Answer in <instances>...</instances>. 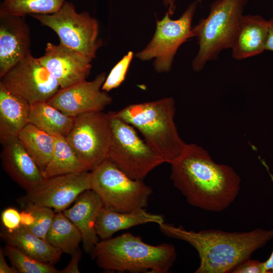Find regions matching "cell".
Masks as SVG:
<instances>
[{"mask_svg":"<svg viewBox=\"0 0 273 273\" xmlns=\"http://www.w3.org/2000/svg\"><path fill=\"white\" fill-rule=\"evenodd\" d=\"M21 214V225L25 228L31 226L34 222L35 217L33 213L29 209L25 208Z\"/></svg>","mask_w":273,"mask_h":273,"instance_id":"cell-33","label":"cell"},{"mask_svg":"<svg viewBox=\"0 0 273 273\" xmlns=\"http://www.w3.org/2000/svg\"><path fill=\"white\" fill-rule=\"evenodd\" d=\"M176 0H162L163 4L168 9L167 12L172 16L175 11Z\"/></svg>","mask_w":273,"mask_h":273,"instance_id":"cell-37","label":"cell"},{"mask_svg":"<svg viewBox=\"0 0 273 273\" xmlns=\"http://www.w3.org/2000/svg\"><path fill=\"white\" fill-rule=\"evenodd\" d=\"M0 236L6 244L14 246L27 255L47 263L54 265L59 260L62 253L46 240L21 225L11 232L3 229Z\"/></svg>","mask_w":273,"mask_h":273,"instance_id":"cell-21","label":"cell"},{"mask_svg":"<svg viewBox=\"0 0 273 273\" xmlns=\"http://www.w3.org/2000/svg\"><path fill=\"white\" fill-rule=\"evenodd\" d=\"M264 262L266 273H273V250L268 259Z\"/></svg>","mask_w":273,"mask_h":273,"instance_id":"cell-36","label":"cell"},{"mask_svg":"<svg viewBox=\"0 0 273 273\" xmlns=\"http://www.w3.org/2000/svg\"><path fill=\"white\" fill-rule=\"evenodd\" d=\"M54 147L50 160L42 172L44 178L91 171L78 158L65 136L53 135Z\"/></svg>","mask_w":273,"mask_h":273,"instance_id":"cell-23","label":"cell"},{"mask_svg":"<svg viewBox=\"0 0 273 273\" xmlns=\"http://www.w3.org/2000/svg\"><path fill=\"white\" fill-rule=\"evenodd\" d=\"M103 204L98 194L89 189L81 193L74 205L63 211L79 229L84 250L91 253L99 242L96 222Z\"/></svg>","mask_w":273,"mask_h":273,"instance_id":"cell-17","label":"cell"},{"mask_svg":"<svg viewBox=\"0 0 273 273\" xmlns=\"http://www.w3.org/2000/svg\"><path fill=\"white\" fill-rule=\"evenodd\" d=\"M115 113L137 129L164 163L172 164L185 152L188 144L180 138L174 122L172 98L130 104Z\"/></svg>","mask_w":273,"mask_h":273,"instance_id":"cell-4","label":"cell"},{"mask_svg":"<svg viewBox=\"0 0 273 273\" xmlns=\"http://www.w3.org/2000/svg\"><path fill=\"white\" fill-rule=\"evenodd\" d=\"M65 138L80 160L93 170L108 158L112 141L109 112H90L74 117Z\"/></svg>","mask_w":273,"mask_h":273,"instance_id":"cell-10","label":"cell"},{"mask_svg":"<svg viewBox=\"0 0 273 273\" xmlns=\"http://www.w3.org/2000/svg\"><path fill=\"white\" fill-rule=\"evenodd\" d=\"M4 249H0V273H17V271L12 267H10L7 263L5 258Z\"/></svg>","mask_w":273,"mask_h":273,"instance_id":"cell-34","label":"cell"},{"mask_svg":"<svg viewBox=\"0 0 273 273\" xmlns=\"http://www.w3.org/2000/svg\"><path fill=\"white\" fill-rule=\"evenodd\" d=\"M46 241L62 253L72 255L82 242V235L77 226L63 212L55 214Z\"/></svg>","mask_w":273,"mask_h":273,"instance_id":"cell-25","label":"cell"},{"mask_svg":"<svg viewBox=\"0 0 273 273\" xmlns=\"http://www.w3.org/2000/svg\"><path fill=\"white\" fill-rule=\"evenodd\" d=\"M74 120V117L64 114L47 101L30 104L29 123L52 135L66 136Z\"/></svg>","mask_w":273,"mask_h":273,"instance_id":"cell-22","label":"cell"},{"mask_svg":"<svg viewBox=\"0 0 273 273\" xmlns=\"http://www.w3.org/2000/svg\"><path fill=\"white\" fill-rule=\"evenodd\" d=\"M232 273H266L264 262L250 258L238 264Z\"/></svg>","mask_w":273,"mask_h":273,"instance_id":"cell-31","label":"cell"},{"mask_svg":"<svg viewBox=\"0 0 273 273\" xmlns=\"http://www.w3.org/2000/svg\"><path fill=\"white\" fill-rule=\"evenodd\" d=\"M248 0H215L206 18L192 28L199 46L192 62L196 72L201 71L207 63L218 58L223 50L231 49Z\"/></svg>","mask_w":273,"mask_h":273,"instance_id":"cell-5","label":"cell"},{"mask_svg":"<svg viewBox=\"0 0 273 273\" xmlns=\"http://www.w3.org/2000/svg\"><path fill=\"white\" fill-rule=\"evenodd\" d=\"M112 141L108 158L129 177L144 180L154 168L164 163L135 128L109 112Z\"/></svg>","mask_w":273,"mask_h":273,"instance_id":"cell-7","label":"cell"},{"mask_svg":"<svg viewBox=\"0 0 273 273\" xmlns=\"http://www.w3.org/2000/svg\"><path fill=\"white\" fill-rule=\"evenodd\" d=\"M66 0H3L0 10L7 13L27 15L50 14L57 12Z\"/></svg>","mask_w":273,"mask_h":273,"instance_id":"cell-26","label":"cell"},{"mask_svg":"<svg viewBox=\"0 0 273 273\" xmlns=\"http://www.w3.org/2000/svg\"><path fill=\"white\" fill-rule=\"evenodd\" d=\"M90 172L65 174L43 179L21 199L31 203L63 212L84 191L91 189Z\"/></svg>","mask_w":273,"mask_h":273,"instance_id":"cell-12","label":"cell"},{"mask_svg":"<svg viewBox=\"0 0 273 273\" xmlns=\"http://www.w3.org/2000/svg\"><path fill=\"white\" fill-rule=\"evenodd\" d=\"M38 59L56 79L60 88L86 80L92 67V61L60 43H47L44 55Z\"/></svg>","mask_w":273,"mask_h":273,"instance_id":"cell-15","label":"cell"},{"mask_svg":"<svg viewBox=\"0 0 273 273\" xmlns=\"http://www.w3.org/2000/svg\"><path fill=\"white\" fill-rule=\"evenodd\" d=\"M0 79L8 90L30 104L48 102L60 89L56 79L31 53Z\"/></svg>","mask_w":273,"mask_h":273,"instance_id":"cell-11","label":"cell"},{"mask_svg":"<svg viewBox=\"0 0 273 273\" xmlns=\"http://www.w3.org/2000/svg\"><path fill=\"white\" fill-rule=\"evenodd\" d=\"M81 256V251L78 248L72 255L69 264L62 270L60 273H79V262Z\"/></svg>","mask_w":273,"mask_h":273,"instance_id":"cell-32","label":"cell"},{"mask_svg":"<svg viewBox=\"0 0 273 273\" xmlns=\"http://www.w3.org/2000/svg\"><path fill=\"white\" fill-rule=\"evenodd\" d=\"M1 220L4 229L13 232L21 226L20 212L15 208H7L1 214Z\"/></svg>","mask_w":273,"mask_h":273,"instance_id":"cell-30","label":"cell"},{"mask_svg":"<svg viewBox=\"0 0 273 273\" xmlns=\"http://www.w3.org/2000/svg\"><path fill=\"white\" fill-rule=\"evenodd\" d=\"M198 2L196 0L190 4L177 19H172L168 12L162 19H157L153 37L144 49L135 54V57L143 61L154 59L156 72H169L179 48L194 37L192 22Z\"/></svg>","mask_w":273,"mask_h":273,"instance_id":"cell-9","label":"cell"},{"mask_svg":"<svg viewBox=\"0 0 273 273\" xmlns=\"http://www.w3.org/2000/svg\"><path fill=\"white\" fill-rule=\"evenodd\" d=\"M158 225L164 235L185 241L197 251L200 264L195 273L232 272L273 239V228L243 232L215 229L196 232L165 222Z\"/></svg>","mask_w":273,"mask_h":273,"instance_id":"cell-2","label":"cell"},{"mask_svg":"<svg viewBox=\"0 0 273 273\" xmlns=\"http://www.w3.org/2000/svg\"><path fill=\"white\" fill-rule=\"evenodd\" d=\"M30 104L0 83V142L18 137L29 123Z\"/></svg>","mask_w":273,"mask_h":273,"instance_id":"cell-19","label":"cell"},{"mask_svg":"<svg viewBox=\"0 0 273 273\" xmlns=\"http://www.w3.org/2000/svg\"><path fill=\"white\" fill-rule=\"evenodd\" d=\"M152 222L159 225L164 222V218L160 215L149 213L144 208L119 212L103 207L97 219L96 229L98 237L105 240L118 231Z\"/></svg>","mask_w":273,"mask_h":273,"instance_id":"cell-20","label":"cell"},{"mask_svg":"<svg viewBox=\"0 0 273 273\" xmlns=\"http://www.w3.org/2000/svg\"><path fill=\"white\" fill-rule=\"evenodd\" d=\"M4 251L17 273H60L54 264L37 260L14 246L6 244Z\"/></svg>","mask_w":273,"mask_h":273,"instance_id":"cell-27","label":"cell"},{"mask_svg":"<svg viewBox=\"0 0 273 273\" xmlns=\"http://www.w3.org/2000/svg\"><path fill=\"white\" fill-rule=\"evenodd\" d=\"M199 1V0H198Z\"/></svg>","mask_w":273,"mask_h":273,"instance_id":"cell-38","label":"cell"},{"mask_svg":"<svg viewBox=\"0 0 273 273\" xmlns=\"http://www.w3.org/2000/svg\"><path fill=\"white\" fill-rule=\"evenodd\" d=\"M170 178L191 205L219 212L237 197L241 178L231 166L218 164L208 152L195 144H188L181 156L170 164Z\"/></svg>","mask_w":273,"mask_h":273,"instance_id":"cell-1","label":"cell"},{"mask_svg":"<svg viewBox=\"0 0 273 273\" xmlns=\"http://www.w3.org/2000/svg\"><path fill=\"white\" fill-rule=\"evenodd\" d=\"M133 55L132 51H129L113 67L102 86V90L108 92L122 84L125 80Z\"/></svg>","mask_w":273,"mask_h":273,"instance_id":"cell-29","label":"cell"},{"mask_svg":"<svg viewBox=\"0 0 273 273\" xmlns=\"http://www.w3.org/2000/svg\"><path fill=\"white\" fill-rule=\"evenodd\" d=\"M2 145L3 166L20 187L27 191L44 179L41 171L18 137L10 139Z\"/></svg>","mask_w":273,"mask_h":273,"instance_id":"cell-16","label":"cell"},{"mask_svg":"<svg viewBox=\"0 0 273 273\" xmlns=\"http://www.w3.org/2000/svg\"><path fill=\"white\" fill-rule=\"evenodd\" d=\"M91 253L99 267L119 272L167 273L177 256L173 245H151L129 232L102 240Z\"/></svg>","mask_w":273,"mask_h":273,"instance_id":"cell-3","label":"cell"},{"mask_svg":"<svg viewBox=\"0 0 273 273\" xmlns=\"http://www.w3.org/2000/svg\"><path fill=\"white\" fill-rule=\"evenodd\" d=\"M269 21L259 15H243L231 48L234 59L241 60L265 50Z\"/></svg>","mask_w":273,"mask_h":273,"instance_id":"cell-18","label":"cell"},{"mask_svg":"<svg viewBox=\"0 0 273 273\" xmlns=\"http://www.w3.org/2000/svg\"><path fill=\"white\" fill-rule=\"evenodd\" d=\"M90 181L104 207L116 212L145 208L153 193L143 180L129 177L109 159L90 171Z\"/></svg>","mask_w":273,"mask_h":273,"instance_id":"cell-6","label":"cell"},{"mask_svg":"<svg viewBox=\"0 0 273 273\" xmlns=\"http://www.w3.org/2000/svg\"><path fill=\"white\" fill-rule=\"evenodd\" d=\"M106 77V74L102 72L92 81L84 80L60 88L48 102L74 117L85 113L103 111L112 102L108 92L102 90Z\"/></svg>","mask_w":273,"mask_h":273,"instance_id":"cell-13","label":"cell"},{"mask_svg":"<svg viewBox=\"0 0 273 273\" xmlns=\"http://www.w3.org/2000/svg\"><path fill=\"white\" fill-rule=\"evenodd\" d=\"M31 16L55 32L60 44L91 61L96 57L103 41L99 37L98 21L88 12L78 13L73 4L66 1L56 13Z\"/></svg>","mask_w":273,"mask_h":273,"instance_id":"cell-8","label":"cell"},{"mask_svg":"<svg viewBox=\"0 0 273 273\" xmlns=\"http://www.w3.org/2000/svg\"><path fill=\"white\" fill-rule=\"evenodd\" d=\"M268 21V32L265 46V50L273 52V18H271Z\"/></svg>","mask_w":273,"mask_h":273,"instance_id":"cell-35","label":"cell"},{"mask_svg":"<svg viewBox=\"0 0 273 273\" xmlns=\"http://www.w3.org/2000/svg\"><path fill=\"white\" fill-rule=\"evenodd\" d=\"M18 138L42 173L53 154L54 136L28 123Z\"/></svg>","mask_w":273,"mask_h":273,"instance_id":"cell-24","label":"cell"},{"mask_svg":"<svg viewBox=\"0 0 273 273\" xmlns=\"http://www.w3.org/2000/svg\"><path fill=\"white\" fill-rule=\"evenodd\" d=\"M30 47L25 16L0 10V78L31 53Z\"/></svg>","mask_w":273,"mask_h":273,"instance_id":"cell-14","label":"cell"},{"mask_svg":"<svg viewBox=\"0 0 273 273\" xmlns=\"http://www.w3.org/2000/svg\"><path fill=\"white\" fill-rule=\"evenodd\" d=\"M23 205L25 208L30 210L35 217L34 223L25 229L46 240L47 234L52 224L56 214L55 211L50 207L31 203Z\"/></svg>","mask_w":273,"mask_h":273,"instance_id":"cell-28","label":"cell"}]
</instances>
